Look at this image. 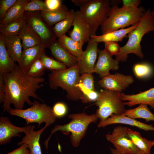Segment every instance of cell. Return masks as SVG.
<instances>
[{
  "label": "cell",
  "mask_w": 154,
  "mask_h": 154,
  "mask_svg": "<svg viewBox=\"0 0 154 154\" xmlns=\"http://www.w3.org/2000/svg\"><path fill=\"white\" fill-rule=\"evenodd\" d=\"M3 74L5 84L2 106L3 113L8 112L11 104L17 110L23 109L25 103L31 106L33 102L30 97L44 102L36 93L37 90L44 85V78H34L29 76L16 63L13 71Z\"/></svg>",
  "instance_id": "6da1fadb"
},
{
  "label": "cell",
  "mask_w": 154,
  "mask_h": 154,
  "mask_svg": "<svg viewBox=\"0 0 154 154\" xmlns=\"http://www.w3.org/2000/svg\"><path fill=\"white\" fill-rule=\"evenodd\" d=\"M68 117L71 119L69 123L63 125H56L51 130L50 135L44 143L47 151L51 137L58 131L65 135L70 133V138L72 146L76 148L78 147L86 133L89 124L96 123L99 119L96 113L88 115L84 112L70 114Z\"/></svg>",
  "instance_id": "7a4b0ae2"
},
{
  "label": "cell",
  "mask_w": 154,
  "mask_h": 154,
  "mask_svg": "<svg viewBox=\"0 0 154 154\" xmlns=\"http://www.w3.org/2000/svg\"><path fill=\"white\" fill-rule=\"evenodd\" d=\"M145 12L141 7H119L117 4L111 7L107 18L101 25L102 35L139 23Z\"/></svg>",
  "instance_id": "3957f363"
},
{
  "label": "cell",
  "mask_w": 154,
  "mask_h": 154,
  "mask_svg": "<svg viewBox=\"0 0 154 154\" xmlns=\"http://www.w3.org/2000/svg\"><path fill=\"white\" fill-rule=\"evenodd\" d=\"M80 74L78 62L74 66L64 70L50 71L48 75L49 87L52 90L60 88L66 91V97L69 100L82 101V94L77 86Z\"/></svg>",
  "instance_id": "277c9868"
},
{
  "label": "cell",
  "mask_w": 154,
  "mask_h": 154,
  "mask_svg": "<svg viewBox=\"0 0 154 154\" xmlns=\"http://www.w3.org/2000/svg\"><path fill=\"white\" fill-rule=\"evenodd\" d=\"M154 30L151 11L149 9L145 12L137 26L128 34L127 43L120 47L119 52L116 56V59L119 61H125L128 55L130 53L142 59L144 56L140 43L141 40L145 34Z\"/></svg>",
  "instance_id": "5b68a950"
},
{
  "label": "cell",
  "mask_w": 154,
  "mask_h": 154,
  "mask_svg": "<svg viewBox=\"0 0 154 154\" xmlns=\"http://www.w3.org/2000/svg\"><path fill=\"white\" fill-rule=\"evenodd\" d=\"M8 112L11 115L24 119L26 122V125L34 123H38V128L43 123L48 126H50L56 121L57 118L50 106L35 100L29 108L17 110L11 108Z\"/></svg>",
  "instance_id": "8992f818"
},
{
  "label": "cell",
  "mask_w": 154,
  "mask_h": 154,
  "mask_svg": "<svg viewBox=\"0 0 154 154\" xmlns=\"http://www.w3.org/2000/svg\"><path fill=\"white\" fill-rule=\"evenodd\" d=\"M121 92L105 89L98 93L94 104L98 107L96 113L100 121H103L112 115H120L126 110L124 102L121 100Z\"/></svg>",
  "instance_id": "52a82bcc"
},
{
  "label": "cell",
  "mask_w": 154,
  "mask_h": 154,
  "mask_svg": "<svg viewBox=\"0 0 154 154\" xmlns=\"http://www.w3.org/2000/svg\"><path fill=\"white\" fill-rule=\"evenodd\" d=\"M109 0H89L80 7L83 17L89 25L92 35H95L99 27L107 18L110 9Z\"/></svg>",
  "instance_id": "ba28073f"
},
{
  "label": "cell",
  "mask_w": 154,
  "mask_h": 154,
  "mask_svg": "<svg viewBox=\"0 0 154 154\" xmlns=\"http://www.w3.org/2000/svg\"><path fill=\"white\" fill-rule=\"evenodd\" d=\"M128 128L122 125L116 127L111 133L106 134V139L120 154H138L142 151L132 142L128 134Z\"/></svg>",
  "instance_id": "9c48e42d"
},
{
  "label": "cell",
  "mask_w": 154,
  "mask_h": 154,
  "mask_svg": "<svg viewBox=\"0 0 154 154\" xmlns=\"http://www.w3.org/2000/svg\"><path fill=\"white\" fill-rule=\"evenodd\" d=\"M40 12L25 11L24 17L26 23L39 36L45 48H48L57 37L42 18Z\"/></svg>",
  "instance_id": "30bf717a"
},
{
  "label": "cell",
  "mask_w": 154,
  "mask_h": 154,
  "mask_svg": "<svg viewBox=\"0 0 154 154\" xmlns=\"http://www.w3.org/2000/svg\"><path fill=\"white\" fill-rule=\"evenodd\" d=\"M35 126L29 124L26 127H20L12 124L8 117L1 116L0 117V145H5L9 142L14 137H20V133L26 134Z\"/></svg>",
  "instance_id": "8fae6325"
},
{
  "label": "cell",
  "mask_w": 154,
  "mask_h": 154,
  "mask_svg": "<svg viewBox=\"0 0 154 154\" xmlns=\"http://www.w3.org/2000/svg\"><path fill=\"white\" fill-rule=\"evenodd\" d=\"M72 26L73 29L69 32L70 37L83 45L88 42L92 35L91 29L79 10L75 12Z\"/></svg>",
  "instance_id": "7c38bea8"
},
{
  "label": "cell",
  "mask_w": 154,
  "mask_h": 154,
  "mask_svg": "<svg viewBox=\"0 0 154 154\" xmlns=\"http://www.w3.org/2000/svg\"><path fill=\"white\" fill-rule=\"evenodd\" d=\"M134 81L132 76L125 75L117 72L102 78L98 84L105 89L121 92Z\"/></svg>",
  "instance_id": "4fadbf2b"
},
{
  "label": "cell",
  "mask_w": 154,
  "mask_h": 154,
  "mask_svg": "<svg viewBox=\"0 0 154 154\" xmlns=\"http://www.w3.org/2000/svg\"><path fill=\"white\" fill-rule=\"evenodd\" d=\"M98 43L90 38L86 50L78 60L80 73L92 74L94 72L95 62L98 54Z\"/></svg>",
  "instance_id": "5bb4252c"
},
{
  "label": "cell",
  "mask_w": 154,
  "mask_h": 154,
  "mask_svg": "<svg viewBox=\"0 0 154 154\" xmlns=\"http://www.w3.org/2000/svg\"><path fill=\"white\" fill-rule=\"evenodd\" d=\"M98 59L96 64L94 72H95L102 78L108 76L110 74V70H116L119 68V61L113 59L104 49L98 51Z\"/></svg>",
  "instance_id": "9a60e30c"
},
{
  "label": "cell",
  "mask_w": 154,
  "mask_h": 154,
  "mask_svg": "<svg viewBox=\"0 0 154 154\" xmlns=\"http://www.w3.org/2000/svg\"><path fill=\"white\" fill-rule=\"evenodd\" d=\"M115 124L127 125L136 127L145 131H154V127L153 125L146 124L123 114L120 115L113 114L105 120L100 121L97 126L99 128L104 127Z\"/></svg>",
  "instance_id": "2e32d148"
},
{
  "label": "cell",
  "mask_w": 154,
  "mask_h": 154,
  "mask_svg": "<svg viewBox=\"0 0 154 154\" xmlns=\"http://www.w3.org/2000/svg\"><path fill=\"white\" fill-rule=\"evenodd\" d=\"M121 100L125 101V105L131 107L138 104H145L154 109V87L134 95H127L121 93Z\"/></svg>",
  "instance_id": "e0dca14e"
},
{
  "label": "cell",
  "mask_w": 154,
  "mask_h": 154,
  "mask_svg": "<svg viewBox=\"0 0 154 154\" xmlns=\"http://www.w3.org/2000/svg\"><path fill=\"white\" fill-rule=\"evenodd\" d=\"M45 46L43 44L23 49L18 64L23 70L27 73L31 66L37 60L40 59L45 52Z\"/></svg>",
  "instance_id": "ac0fdd59"
},
{
  "label": "cell",
  "mask_w": 154,
  "mask_h": 154,
  "mask_svg": "<svg viewBox=\"0 0 154 154\" xmlns=\"http://www.w3.org/2000/svg\"><path fill=\"white\" fill-rule=\"evenodd\" d=\"M48 48L53 56L68 68L74 66L78 62L77 58L69 52L56 40L52 42Z\"/></svg>",
  "instance_id": "d6986e66"
},
{
  "label": "cell",
  "mask_w": 154,
  "mask_h": 154,
  "mask_svg": "<svg viewBox=\"0 0 154 154\" xmlns=\"http://www.w3.org/2000/svg\"><path fill=\"white\" fill-rule=\"evenodd\" d=\"M47 127L45 125L43 127L36 131L33 128L25 134V136L18 143L17 145L21 146L24 144H27L29 150L28 154H42L39 140L41 134Z\"/></svg>",
  "instance_id": "ffe728a7"
},
{
  "label": "cell",
  "mask_w": 154,
  "mask_h": 154,
  "mask_svg": "<svg viewBox=\"0 0 154 154\" xmlns=\"http://www.w3.org/2000/svg\"><path fill=\"white\" fill-rule=\"evenodd\" d=\"M139 22L127 28L120 29L100 35H92L90 38L98 43L100 42H121L123 38L127 37L128 34L137 26Z\"/></svg>",
  "instance_id": "44dd1931"
},
{
  "label": "cell",
  "mask_w": 154,
  "mask_h": 154,
  "mask_svg": "<svg viewBox=\"0 0 154 154\" xmlns=\"http://www.w3.org/2000/svg\"><path fill=\"white\" fill-rule=\"evenodd\" d=\"M3 37L5 46L9 56L19 64L23 52L21 41L19 36Z\"/></svg>",
  "instance_id": "7402d4cb"
},
{
  "label": "cell",
  "mask_w": 154,
  "mask_h": 154,
  "mask_svg": "<svg viewBox=\"0 0 154 154\" xmlns=\"http://www.w3.org/2000/svg\"><path fill=\"white\" fill-rule=\"evenodd\" d=\"M19 36L21 39L23 49L42 44L38 35L26 23Z\"/></svg>",
  "instance_id": "603a6c76"
},
{
  "label": "cell",
  "mask_w": 154,
  "mask_h": 154,
  "mask_svg": "<svg viewBox=\"0 0 154 154\" xmlns=\"http://www.w3.org/2000/svg\"><path fill=\"white\" fill-rule=\"evenodd\" d=\"M69 10L63 5L59 9L55 10L46 9L40 12L41 16L45 22L52 27L56 24L64 19L67 16Z\"/></svg>",
  "instance_id": "cb8c5ba5"
},
{
  "label": "cell",
  "mask_w": 154,
  "mask_h": 154,
  "mask_svg": "<svg viewBox=\"0 0 154 154\" xmlns=\"http://www.w3.org/2000/svg\"><path fill=\"white\" fill-rule=\"evenodd\" d=\"M16 63L9 56L5 46L3 36L0 33V74L11 72Z\"/></svg>",
  "instance_id": "d4e9b609"
},
{
  "label": "cell",
  "mask_w": 154,
  "mask_h": 154,
  "mask_svg": "<svg viewBox=\"0 0 154 154\" xmlns=\"http://www.w3.org/2000/svg\"><path fill=\"white\" fill-rule=\"evenodd\" d=\"M29 0H17L0 21V25L7 24L24 16L25 8Z\"/></svg>",
  "instance_id": "484cf974"
},
{
  "label": "cell",
  "mask_w": 154,
  "mask_h": 154,
  "mask_svg": "<svg viewBox=\"0 0 154 154\" xmlns=\"http://www.w3.org/2000/svg\"><path fill=\"white\" fill-rule=\"evenodd\" d=\"M128 135L133 143L140 150L147 154H151V150L154 145V141L143 137L140 133L128 127Z\"/></svg>",
  "instance_id": "4316f807"
},
{
  "label": "cell",
  "mask_w": 154,
  "mask_h": 154,
  "mask_svg": "<svg viewBox=\"0 0 154 154\" xmlns=\"http://www.w3.org/2000/svg\"><path fill=\"white\" fill-rule=\"evenodd\" d=\"M57 41L71 54L78 58V60L83 52V45L67 36L65 34L58 38Z\"/></svg>",
  "instance_id": "83f0119b"
},
{
  "label": "cell",
  "mask_w": 154,
  "mask_h": 154,
  "mask_svg": "<svg viewBox=\"0 0 154 154\" xmlns=\"http://www.w3.org/2000/svg\"><path fill=\"white\" fill-rule=\"evenodd\" d=\"M122 114L135 119L137 118L144 119L146 122L154 121V114L150 111L147 105L145 104H140L135 108L126 110Z\"/></svg>",
  "instance_id": "f1b7e54d"
},
{
  "label": "cell",
  "mask_w": 154,
  "mask_h": 154,
  "mask_svg": "<svg viewBox=\"0 0 154 154\" xmlns=\"http://www.w3.org/2000/svg\"><path fill=\"white\" fill-rule=\"evenodd\" d=\"M26 23L23 16L7 24L0 25V34L4 36H19Z\"/></svg>",
  "instance_id": "f546056e"
},
{
  "label": "cell",
  "mask_w": 154,
  "mask_h": 154,
  "mask_svg": "<svg viewBox=\"0 0 154 154\" xmlns=\"http://www.w3.org/2000/svg\"><path fill=\"white\" fill-rule=\"evenodd\" d=\"M75 12L73 9L69 10L67 16L64 19L51 27L53 32L57 38L65 34L71 27L72 26Z\"/></svg>",
  "instance_id": "4dcf8cb0"
},
{
  "label": "cell",
  "mask_w": 154,
  "mask_h": 154,
  "mask_svg": "<svg viewBox=\"0 0 154 154\" xmlns=\"http://www.w3.org/2000/svg\"><path fill=\"white\" fill-rule=\"evenodd\" d=\"M40 59L45 70L60 71L67 68V66L64 64L48 56L45 52Z\"/></svg>",
  "instance_id": "1f68e13d"
},
{
  "label": "cell",
  "mask_w": 154,
  "mask_h": 154,
  "mask_svg": "<svg viewBox=\"0 0 154 154\" xmlns=\"http://www.w3.org/2000/svg\"><path fill=\"white\" fill-rule=\"evenodd\" d=\"M133 71L137 78H143L150 76L152 72V68L149 64L143 62L135 64L133 67Z\"/></svg>",
  "instance_id": "d6a6232c"
},
{
  "label": "cell",
  "mask_w": 154,
  "mask_h": 154,
  "mask_svg": "<svg viewBox=\"0 0 154 154\" xmlns=\"http://www.w3.org/2000/svg\"><path fill=\"white\" fill-rule=\"evenodd\" d=\"M77 86L82 94L83 99L82 101L83 103H90L96 101L98 98V93L96 91L91 90L86 88L80 83H78Z\"/></svg>",
  "instance_id": "836d02e7"
},
{
  "label": "cell",
  "mask_w": 154,
  "mask_h": 154,
  "mask_svg": "<svg viewBox=\"0 0 154 154\" xmlns=\"http://www.w3.org/2000/svg\"><path fill=\"white\" fill-rule=\"evenodd\" d=\"M45 70L41 61L39 59L31 66L27 73L32 77L40 78L44 75Z\"/></svg>",
  "instance_id": "e575fe53"
},
{
  "label": "cell",
  "mask_w": 154,
  "mask_h": 154,
  "mask_svg": "<svg viewBox=\"0 0 154 154\" xmlns=\"http://www.w3.org/2000/svg\"><path fill=\"white\" fill-rule=\"evenodd\" d=\"M47 9L44 1L40 0H30L25 5V11H42Z\"/></svg>",
  "instance_id": "d590c367"
},
{
  "label": "cell",
  "mask_w": 154,
  "mask_h": 154,
  "mask_svg": "<svg viewBox=\"0 0 154 154\" xmlns=\"http://www.w3.org/2000/svg\"><path fill=\"white\" fill-rule=\"evenodd\" d=\"M78 83L82 84L86 88L95 91L94 83V77L92 74L84 73L80 77Z\"/></svg>",
  "instance_id": "8d00e7d4"
},
{
  "label": "cell",
  "mask_w": 154,
  "mask_h": 154,
  "mask_svg": "<svg viewBox=\"0 0 154 154\" xmlns=\"http://www.w3.org/2000/svg\"><path fill=\"white\" fill-rule=\"evenodd\" d=\"M17 1V0H0V21L3 19L8 11Z\"/></svg>",
  "instance_id": "74e56055"
},
{
  "label": "cell",
  "mask_w": 154,
  "mask_h": 154,
  "mask_svg": "<svg viewBox=\"0 0 154 154\" xmlns=\"http://www.w3.org/2000/svg\"><path fill=\"white\" fill-rule=\"evenodd\" d=\"M52 108L53 113L57 118L63 117L66 115L67 112V106L62 102L56 103Z\"/></svg>",
  "instance_id": "f35d334b"
},
{
  "label": "cell",
  "mask_w": 154,
  "mask_h": 154,
  "mask_svg": "<svg viewBox=\"0 0 154 154\" xmlns=\"http://www.w3.org/2000/svg\"><path fill=\"white\" fill-rule=\"evenodd\" d=\"M120 47L117 42H109L104 43V49L111 56L117 55Z\"/></svg>",
  "instance_id": "ab89813d"
},
{
  "label": "cell",
  "mask_w": 154,
  "mask_h": 154,
  "mask_svg": "<svg viewBox=\"0 0 154 154\" xmlns=\"http://www.w3.org/2000/svg\"><path fill=\"white\" fill-rule=\"evenodd\" d=\"M44 2L47 9L49 10H57L63 5L60 0H46Z\"/></svg>",
  "instance_id": "60d3db41"
},
{
  "label": "cell",
  "mask_w": 154,
  "mask_h": 154,
  "mask_svg": "<svg viewBox=\"0 0 154 154\" xmlns=\"http://www.w3.org/2000/svg\"><path fill=\"white\" fill-rule=\"evenodd\" d=\"M29 150L27 145L25 144H23L18 148L6 154H28Z\"/></svg>",
  "instance_id": "b9f144b4"
},
{
  "label": "cell",
  "mask_w": 154,
  "mask_h": 154,
  "mask_svg": "<svg viewBox=\"0 0 154 154\" xmlns=\"http://www.w3.org/2000/svg\"><path fill=\"white\" fill-rule=\"evenodd\" d=\"M5 84L3 74H0V103H3L5 92Z\"/></svg>",
  "instance_id": "7bdbcfd3"
},
{
  "label": "cell",
  "mask_w": 154,
  "mask_h": 154,
  "mask_svg": "<svg viewBox=\"0 0 154 154\" xmlns=\"http://www.w3.org/2000/svg\"><path fill=\"white\" fill-rule=\"evenodd\" d=\"M141 1L140 0H123L122 6L126 7H138Z\"/></svg>",
  "instance_id": "ee69618b"
},
{
  "label": "cell",
  "mask_w": 154,
  "mask_h": 154,
  "mask_svg": "<svg viewBox=\"0 0 154 154\" xmlns=\"http://www.w3.org/2000/svg\"><path fill=\"white\" fill-rule=\"evenodd\" d=\"M89 0H72L71 1L76 6L80 7L87 3Z\"/></svg>",
  "instance_id": "f6af8a7d"
},
{
  "label": "cell",
  "mask_w": 154,
  "mask_h": 154,
  "mask_svg": "<svg viewBox=\"0 0 154 154\" xmlns=\"http://www.w3.org/2000/svg\"><path fill=\"white\" fill-rule=\"evenodd\" d=\"M110 151L111 152V154H120L117 152L114 148H110ZM138 154H147L144 151H141Z\"/></svg>",
  "instance_id": "bcb514c9"
},
{
  "label": "cell",
  "mask_w": 154,
  "mask_h": 154,
  "mask_svg": "<svg viewBox=\"0 0 154 154\" xmlns=\"http://www.w3.org/2000/svg\"><path fill=\"white\" fill-rule=\"evenodd\" d=\"M151 16L152 22L154 27V11L151 12Z\"/></svg>",
  "instance_id": "7dc6e473"
}]
</instances>
